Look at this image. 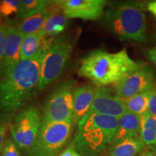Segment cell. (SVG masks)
Instances as JSON below:
<instances>
[{
    "label": "cell",
    "mask_w": 156,
    "mask_h": 156,
    "mask_svg": "<svg viewBox=\"0 0 156 156\" xmlns=\"http://www.w3.org/2000/svg\"><path fill=\"white\" fill-rule=\"evenodd\" d=\"M54 38L45 37L36 56L20 61L11 71L0 77V113L15 114L24 108L38 91L43 60Z\"/></svg>",
    "instance_id": "1"
},
{
    "label": "cell",
    "mask_w": 156,
    "mask_h": 156,
    "mask_svg": "<svg viewBox=\"0 0 156 156\" xmlns=\"http://www.w3.org/2000/svg\"><path fill=\"white\" fill-rule=\"evenodd\" d=\"M140 62L134 61L125 49L116 53L96 49L82 58L77 73L90 80L95 87H106L124 79L139 67Z\"/></svg>",
    "instance_id": "2"
},
{
    "label": "cell",
    "mask_w": 156,
    "mask_h": 156,
    "mask_svg": "<svg viewBox=\"0 0 156 156\" xmlns=\"http://www.w3.org/2000/svg\"><path fill=\"white\" fill-rule=\"evenodd\" d=\"M145 4L125 1L110 4L102 17L103 27L123 41L146 43L147 22Z\"/></svg>",
    "instance_id": "3"
},
{
    "label": "cell",
    "mask_w": 156,
    "mask_h": 156,
    "mask_svg": "<svg viewBox=\"0 0 156 156\" xmlns=\"http://www.w3.org/2000/svg\"><path fill=\"white\" fill-rule=\"evenodd\" d=\"M118 124L116 117L85 115L77 124L72 145L81 156H97L112 145Z\"/></svg>",
    "instance_id": "4"
},
{
    "label": "cell",
    "mask_w": 156,
    "mask_h": 156,
    "mask_svg": "<svg viewBox=\"0 0 156 156\" xmlns=\"http://www.w3.org/2000/svg\"><path fill=\"white\" fill-rule=\"evenodd\" d=\"M74 48L73 41L66 36L55 37L43 60L38 91L57 80L65 69Z\"/></svg>",
    "instance_id": "5"
},
{
    "label": "cell",
    "mask_w": 156,
    "mask_h": 156,
    "mask_svg": "<svg viewBox=\"0 0 156 156\" xmlns=\"http://www.w3.org/2000/svg\"><path fill=\"white\" fill-rule=\"evenodd\" d=\"M73 128V122L42 123L36 141L24 156H56L67 145Z\"/></svg>",
    "instance_id": "6"
},
{
    "label": "cell",
    "mask_w": 156,
    "mask_h": 156,
    "mask_svg": "<svg viewBox=\"0 0 156 156\" xmlns=\"http://www.w3.org/2000/svg\"><path fill=\"white\" fill-rule=\"evenodd\" d=\"M75 85L73 80H68L52 89L43 107L42 123L73 122Z\"/></svg>",
    "instance_id": "7"
},
{
    "label": "cell",
    "mask_w": 156,
    "mask_h": 156,
    "mask_svg": "<svg viewBox=\"0 0 156 156\" xmlns=\"http://www.w3.org/2000/svg\"><path fill=\"white\" fill-rule=\"evenodd\" d=\"M42 124V114L35 106H27L19 111L12 122L11 137L20 151L26 152L34 145Z\"/></svg>",
    "instance_id": "8"
},
{
    "label": "cell",
    "mask_w": 156,
    "mask_h": 156,
    "mask_svg": "<svg viewBox=\"0 0 156 156\" xmlns=\"http://www.w3.org/2000/svg\"><path fill=\"white\" fill-rule=\"evenodd\" d=\"M155 85V70L149 64L141 62L136 69L115 84L114 93L124 100L153 88Z\"/></svg>",
    "instance_id": "9"
},
{
    "label": "cell",
    "mask_w": 156,
    "mask_h": 156,
    "mask_svg": "<svg viewBox=\"0 0 156 156\" xmlns=\"http://www.w3.org/2000/svg\"><path fill=\"white\" fill-rule=\"evenodd\" d=\"M127 112L124 100L107 87H95L94 98L86 115L101 114L119 119Z\"/></svg>",
    "instance_id": "10"
},
{
    "label": "cell",
    "mask_w": 156,
    "mask_h": 156,
    "mask_svg": "<svg viewBox=\"0 0 156 156\" xmlns=\"http://www.w3.org/2000/svg\"><path fill=\"white\" fill-rule=\"evenodd\" d=\"M107 2L106 0H66L62 7L69 19L96 20L103 17Z\"/></svg>",
    "instance_id": "11"
},
{
    "label": "cell",
    "mask_w": 156,
    "mask_h": 156,
    "mask_svg": "<svg viewBox=\"0 0 156 156\" xmlns=\"http://www.w3.org/2000/svg\"><path fill=\"white\" fill-rule=\"evenodd\" d=\"M24 36L16 26L8 23V36L5 51L0 59V77L14 68L20 61V46Z\"/></svg>",
    "instance_id": "12"
},
{
    "label": "cell",
    "mask_w": 156,
    "mask_h": 156,
    "mask_svg": "<svg viewBox=\"0 0 156 156\" xmlns=\"http://www.w3.org/2000/svg\"><path fill=\"white\" fill-rule=\"evenodd\" d=\"M95 87L85 85L76 87L74 90L73 124L75 126L85 117L89 111L94 98Z\"/></svg>",
    "instance_id": "13"
},
{
    "label": "cell",
    "mask_w": 156,
    "mask_h": 156,
    "mask_svg": "<svg viewBox=\"0 0 156 156\" xmlns=\"http://www.w3.org/2000/svg\"><path fill=\"white\" fill-rule=\"evenodd\" d=\"M141 132V118L140 115L126 112L119 119V124L116 134L114 136L112 145V147L123 140L129 138L140 136Z\"/></svg>",
    "instance_id": "14"
},
{
    "label": "cell",
    "mask_w": 156,
    "mask_h": 156,
    "mask_svg": "<svg viewBox=\"0 0 156 156\" xmlns=\"http://www.w3.org/2000/svg\"><path fill=\"white\" fill-rule=\"evenodd\" d=\"M58 9H59L58 7L50 9L47 7L38 14L21 20V22L18 23L16 26L17 30L24 36L38 33L42 30L45 23L51 16V15Z\"/></svg>",
    "instance_id": "15"
},
{
    "label": "cell",
    "mask_w": 156,
    "mask_h": 156,
    "mask_svg": "<svg viewBox=\"0 0 156 156\" xmlns=\"http://www.w3.org/2000/svg\"><path fill=\"white\" fill-rule=\"evenodd\" d=\"M141 136L129 138L110 147L106 156H136L145 149Z\"/></svg>",
    "instance_id": "16"
},
{
    "label": "cell",
    "mask_w": 156,
    "mask_h": 156,
    "mask_svg": "<svg viewBox=\"0 0 156 156\" xmlns=\"http://www.w3.org/2000/svg\"><path fill=\"white\" fill-rule=\"evenodd\" d=\"M69 23V18L66 16L63 9H58L48 19L41 31L44 33L46 36L55 38L66 30Z\"/></svg>",
    "instance_id": "17"
},
{
    "label": "cell",
    "mask_w": 156,
    "mask_h": 156,
    "mask_svg": "<svg viewBox=\"0 0 156 156\" xmlns=\"http://www.w3.org/2000/svg\"><path fill=\"white\" fill-rule=\"evenodd\" d=\"M45 37L41 31L24 36L20 46V61L30 59L36 56L41 47Z\"/></svg>",
    "instance_id": "18"
},
{
    "label": "cell",
    "mask_w": 156,
    "mask_h": 156,
    "mask_svg": "<svg viewBox=\"0 0 156 156\" xmlns=\"http://www.w3.org/2000/svg\"><path fill=\"white\" fill-rule=\"evenodd\" d=\"M141 132L140 136L147 146H152L156 143V117L152 116L146 111L140 114Z\"/></svg>",
    "instance_id": "19"
},
{
    "label": "cell",
    "mask_w": 156,
    "mask_h": 156,
    "mask_svg": "<svg viewBox=\"0 0 156 156\" xmlns=\"http://www.w3.org/2000/svg\"><path fill=\"white\" fill-rule=\"evenodd\" d=\"M153 88L154 87L142 93H138L129 98L124 99L127 112L140 115L147 111L148 102L153 91Z\"/></svg>",
    "instance_id": "20"
},
{
    "label": "cell",
    "mask_w": 156,
    "mask_h": 156,
    "mask_svg": "<svg viewBox=\"0 0 156 156\" xmlns=\"http://www.w3.org/2000/svg\"><path fill=\"white\" fill-rule=\"evenodd\" d=\"M49 1L45 0H22L20 1L17 18L21 20L38 14L48 7Z\"/></svg>",
    "instance_id": "21"
},
{
    "label": "cell",
    "mask_w": 156,
    "mask_h": 156,
    "mask_svg": "<svg viewBox=\"0 0 156 156\" xmlns=\"http://www.w3.org/2000/svg\"><path fill=\"white\" fill-rule=\"evenodd\" d=\"M15 116V114L0 113V155H1L4 143H5L7 132L10 127Z\"/></svg>",
    "instance_id": "22"
},
{
    "label": "cell",
    "mask_w": 156,
    "mask_h": 156,
    "mask_svg": "<svg viewBox=\"0 0 156 156\" xmlns=\"http://www.w3.org/2000/svg\"><path fill=\"white\" fill-rule=\"evenodd\" d=\"M20 0H3L0 1V15L2 17H7L17 13L19 10Z\"/></svg>",
    "instance_id": "23"
},
{
    "label": "cell",
    "mask_w": 156,
    "mask_h": 156,
    "mask_svg": "<svg viewBox=\"0 0 156 156\" xmlns=\"http://www.w3.org/2000/svg\"><path fill=\"white\" fill-rule=\"evenodd\" d=\"M0 156H20L19 148L12 137H6Z\"/></svg>",
    "instance_id": "24"
},
{
    "label": "cell",
    "mask_w": 156,
    "mask_h": 156,
    "mask_svg": "<svg viewBox=\"0 0 156 156\" xmlns=\"http://www.w3.org/2000/svg\"><path fill=\"white\" fill-rule=\"evenodd\" d=\"M147 112L152 116L156 117V85L154 87L153 91L150 98L149 102H148Z\"/></svg>",
    "instance_id": "25"
},
{
    "label": "cell",
    "mask_w": 156,
    "mask_h": 156,
    "mask_svg": "<svg viewBox=\"0 0 156 156\" xmlns=\"http://www.w3.org/2000/svg\"><path fill=\"white\" fill-rule=\"evenodd\" d=\"M58 156H81L80 153L76 151V149L74 147V146L70 143L68 147L66 148L62 153Z\"/></svg>",
    "instance_id": "26"
},
{
    "label": "cell",
    "mask_w": 156,
    "mask_h": 156,
    "mask_svg": "<svg viewBox=\"0 0 156 156\" xmlns=\"http://www.w3.org/2000/svg\"><path fill=\"white\" fill-rule=\"evenodd\" d=\"M7 36H8V27H7V30L2 35V36L0 38V59L2 57L4 52L5 51L6 45H7Z\"/></svg>",
    "instance_id": "27"
},
{
    "label": "cell",
    "mask_w": 156,
    "mask_h": 156,
    "mask_svg": "<svg viewBox=\"0 0 156 156\" xmlns=\"http://www.w3.org/2000/svg\"><path fill=\"white\" fill-rule=\"evenodd\" d=\"M146 56L156 67V46L148 48L146 51Z\"/></svg>",
    "instance_id": "28"
},
{
    "label": "cell",
    "mask_w": 156,
    "mask_h": 156,
    "mask_svg": "<svg viewBox=\"0 0 156 156\" xmlns=\"http://www.w3.org/2000/svg\"><path fill=\"white\" fill-rule=\"evenodd\" d=\"M147 9L154 16L156 17V1L150 2L147 5Z\"/></svg>",
    "instance_id": "29"
},
{
    "label": "cell",
    "mask_w": 156,
    "mask_h": 156,
    "mask_svg": "<svg viewBox=\"0 0 156 156\" xmlns=\"http://www.w3.org/2000/svg\"><path fill=\"white\" fill-rule=\"evenodd\" d=\"M7 27H8V23H7V24L4 23V24H2L0 26V38L2 36V35L5 34V31L7 30Z\"/></svg>",
    "instance_id": "30"
},
{
    "label": "cell",
    "mask_w": 156,
    "mask_h": 156,
    "mask_svg": "<svg viewBox=\"0 0 156 156\" xmlns=\"http://www.w3.org/2000/svg\"><path fill=\"white\" fill-rule=\"evenodd\" d=\"M142 156H155L153 152L150 151V150H143L142 151Z\"/></svg>",
    "instance_id": "31"
},
{
    "label": "cell",
    "mask_w": 156,
    "mask_h": 156,
    "mask_svg": "<svg viewBox=\"0 0 156 156\" xmlns=\"http://www.w3.org/2000/svg\"><path fill=\"white\" fill-rule=\"evenodd\" d=\"M150 147H151V151L153 152V153L154 154V155L156 156V143L155 145H152V146H150Z\"/></svg>",
    "instance_id": "32"
},
{
    "label": "cell",
    "mask_w": 156,
    "mask_h": 156,
    "mask_svg": "<svg viewBox=\"0 0 156 156\" xmlns=\"http://www.w3.org/2000/svg\"><path fill=\"white\" fill-rule=\"evenodd\" d=\"M2 24H4V23H3L2 22V20H1V17H0V26H1V25H2Z\"/></svg>",
    "instance_id": "33"
},
{
    "label": "cell",
    "mask_w": 156,
    "mask_h": 156,
    "mask_svg": "<svg viewBox=\"0 0 156 156\" xmlns=\"http://www.w3.org/2000/svg\"><path fill=\"white\" fill-rule=\"evenodd\" d=\"M137 156H142V152H141V153H140V154H139V155H138Z\"/></svg>",
    "instance_id": "34"
},
{
    "label": "cell",
    "mask_w": 156,
    "mask_h": 156,
    "mask_svg": "<svg viewBox=\"0 0 156 156\" xmlns=\"http://www.w3.org/2000/svg\"><path fill=\"white\" fill-rule=\"evenodd\" d=\"M0 17H1V15H0Z\"/></svg>",
    "instance_id": "35"
},
{
    "label": "cell",
    "mask_w": 156,
    "mask_h": 156,
    "mask_svg": "<svg viewBox=\"0 0 156 156\" xmlns=\"http://www.w3.org/2000/svg\"><path fill=\"white\" fill-rule=\"evenodd\" d=\"M136 156H137V155H136Z\"/></svg>",
    "instance_id": "36"
}]
</instances>
